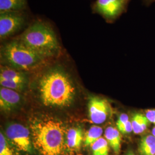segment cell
Segmentation results:
<instances>
[{"label":"cell","instance_id":"cell-1","mask_svg":"<svg viewBox=\"0 0 155 155\" xmlns=\"http://www.w3.org/2000/svg\"><path fill=\"white\" fill-rule=\"evenodd\" d=\"M33 146L40 155H61L65 147L63 122L50 117L35 118L30 122Z\"/></svg>","mask_w":155,"mask_h":155},{"label":"cell","instance_id":"cell-2","mask_svg":"<svg viewBox=\"0 0 155 155\" xmlns=\"http://www.w3.org/2000/svg\"><path fill=\"white\" fill-rule=\"evenodd\" d=\"M41 99L45 105L64 107L74 99L75 89L71 78L61 68L56 67L45 72L39 82Z\"/></svg>","mask_w":155,"mask_h":155},{"label":"cell","instance_id":"cell-3","mask_svg":"<svg viewBox=\"0 0 155 155\" xmlns=\"http://www.w3.org/2000/svg\"><path fill=\"white\" fill-rule=\"evenodd\" d=\"M24 44L45 59L58 55L61 46L54 29L47 22H32L18 38Z\"/></svg>","mask_w":155,"mask_h":155},{"label":"cell","instance_id":"cell-4","mask_svg":"<svg viewBox=\"0 0 155 155\" xmlns=\"http://www.w3.org/2000/svg\"><path fill=\"white\" fill-rule=\"evenodd\" d=\"M1 59L8 66L20 70H29L39 66L45 59L17 38L1 47Z\"/></svg>","mask_w":155,"mask_h":155},{"label":"cell","instance_id":"cell-5","mask_svg":"<svg viewBox=\"0 0 155 155\" xmlns=\"http://www.w3.org/2000/svg\"><path fill=\"white\" fill-rule=\"evenodd\" d=\"M4 134L9 141L19 151L29 154L35 153L31 132L28 127L19 123L10 122L6 124Z\"/></svg>","mask_w":155,"mask_h":155},{"label":"cell","instance_id":"cell-6","mask_svg":"<svg viewBox=\"0 0 155 155\" xmlns=\"http://www.w3.org/2000/svg\"><path fill=\"white\" fill-rule=\"evenodd\" d=\"M27 17L22 12L0 13V38L6 39L18 32L25 25Z\"/></svg>","mask_w":155,"mask_h":155},{"label":"cell","instance_id":"cell-7","mask_svg":"<svg viewBox=\"0 0 155 155\" xmlns=\"http://www.w3.org/2000/svg\"><path fill=\"white\" fill-rule=\"evenodd\" d=\"M129 0H96L94 11L111 22L120 16L125 9Z\"/></svg>","mask_w":155,"mask_h":155},{"label":"cell","instance_id":"cell-8","mask_svg":"<svg viewBox=\"0 0 155 155\" xmlns=\"http://www.w3.org/2000/svg\"><path fill=\"white\" fill-rule=\"evenodd\" d=\"M89 118L95 124L105 122L110 116L111 109L108 101L98 97H92L88 104Z\"/></svg>","mask_w":155,"mask_h":155},{"label":"cell","instance_id":"cell-9","mask_svg":"<svg viewBox=\"0 0 155 155\" xmlns=\"http://www.w3.org/2000/svg\"><path fill=\"white\" fill-rule=\"evenodd\" d=\"M21 96L17 91L1 87L0 107L1 110L9 112L16 109L21 105Z\"/></svg>","mask_w":155,"mask_h":155},{"label":"cell","instance_id":"cell-10","mask_svg":"<svg viewBox=\"0 0 155 155\" xmlns=\"http://www.w3.org/2000/svg\"><path fill=\"white\" fill-rule=\"evenodd\" d=\"M83 140L82 129L81 127H71L67 132L65 147L71 152H77L80 150Z\"/></svg>","mask_w":155,"mask_h":155},{"label":"cell","instance_id":"cell-11","mask_svg":"<svg viewBox=\"0 0 155 155\" xmlns=\"http://www.w3.org/2000/svg\"><path fill=\"white\" fill-rule=\"evenodd\" d=\"M0 79L24 84H25L27 81L26 75L22 70L8 66L1 67Z\"/></svg>","mask_w":155,"mask_h":155},{"label":"cell","instance_id":"cell-12","mask_svg":"<svg viewBox=\"0 0 155 155\" xmlns=\"http://www.w3.org/2000/svg\"><path fill=\"white\" fill-rule=\"evenodd\" d=\"M105 138L114 153L118 155L121 150V137L120 132L114 127H108L105 132Z\"/></svg>","mask_w":155,"mask_h":155},{"label":"cell","instance_id":"cell-13","mask_svg":"<svg viewBox=\"0 0 155 155\" xmlns=\"http://www.w3.org/2000/svg\"><path fill=\"white\" fill-rule=\"evenodd\" d=\"M27 6V0H0V13L22 12Z\"/></svg>","mask_w":155,"mask_h":155},{"label":"cell","instance_id":"cell-14","mask_svg":"<svg viewBox=\"0 0 155 155\" xmlns=\"http://www.w3.org/2000/svg\"><path fill=\"white\" fill-rule=\"evenodd\" d=\"M140 155H155V137L148 135L141 140L139 146Z\"/></svg>","mask_w":155,"mask_h":155},{"label":"cell","instance_id":"cell-15","mask_svg":"<svg viewBox=\"0 0 155 155\" xmlns=\"http://www.w3.org/2000/svg\"><path fill=\"white\" fill-rule=\"evenodd\" d=\"M149 122V120L145 116L140 113L135 114L131 121L134 133L137 134L143 133L147 129Z\"/></svg>","mask_w":155,"mask_h":155},{"label":"cell","instance_id":"cell-16","mask_svg":"<svg viewBox=\"0 0 155 155\" xmlns=\"http://www.w3.org/2000/svg\"><path fill=\"white\" fill-rule=\"evenodd\" d=\"M103 133V129L98 125H93L90 127L85 134L83 140L84 145L89 147L100 139Z\"/></svg>","mask_w":155,"mask_h":155},{"label":"cell","instance_id":"cell-17","mask_svg":"<svg viewBox=\"0 0 155 155\" xmlns=\"http://www.w3.org/2000/svg\"><path fill=\"white\" fill-rule=\"evenodd\" d=\"M19 150L9 141L4 133H0V155H19Z\"/></svg>","mask_w":155,"mask_h":155},{"label":"cell","instance_id":"cell-18","mask_svg":"<svg viewBox=\"0 0 155 155\" xmlns=\"http://www.w3.org/2000/svg\"><path fill=\"white\" fill-rule=\"evenodd\" d=\"M93 155H109V144L105 138L101 137L91 145Z\"/></svg>","mask_w":155,"mask_h":155},{"label":"cell","instance_id":"cell-19","mask_svg":"<svg viewBox=\"0 0 155 155\" xmlns=\"http://www.w3.org/2000/svg\"><path fill=\"white\" fill-rule=\"evenodd\" d=\"M118 130L120 133L123 134L130 133L133 131L132 122L129 121V117L127 114H121L116 123Z\"/></svg>","mask_w":155,"mask_h":155},{"label":"cell","instance_id":"cell-20","mask_svg":"<svg viewBox=\"0 0 155 155\" xmlns=\"http://www.w3.org/2000/svg\"><path fill=\"white\" fill-rule=\"evenodd\" d=\"M0 83L1 87L11 89L15 91H21L24 89L25 86V84L24 83H16L4 79H0Z\"/></svg>","mask_w":155,"mask_h":155},{"label":"cell","instance_id":"cell-21","mask_svg":"<svg viewBox=\"0 0 155 155\" xmlns=\"http://www.w3.org/2000/svg\"><path fill=\"white\" fill-rule=\"evenodd\" d=\"M145 116L150 122L155 124V110H149L146 111Z\"/></svg>","mask_w":155,"mask_h":155},{"label":"cell","instance_id":"cell-22","mask_svg":"<svg viewBox=\"0 0 155 155\" xmlns=\"http://www.w3.org/2000/svg\"><path fill=\"white\" fill-rule=\"evenodd\" d=\"M144 2H145V3L146 4H148V5L151 4L152 3L155 2V0H144Z\"/></svg>","mask_w":155,"mask_h":155},{"label":"cell","instance_id":"cell-23","mask_svg":"<svg viewBox=\"0 0 155 155\" xmlns=\"http://www.w3.org/2000/svg\"><path fill=\"white\" fill-rule=\"evenodd\" d=\"M125 155H135V154L133 153V152L130 151V152H128Z\"/></svg>","mask_w":155,"mask_h":155},{"label":"cell","instance_id":"cell-24","mask_svg":"<svg viewBox=\"0 0 155 155\" xmlns=\"http://www.w3.org/2000/svg\"><path fill=\"white\" fill-rule=\"evenodd\" d=\"M152 132V135H153V136H154L155 137V127L153 128Z\"/></svg>","mask_w":155,"mask_h":155}]
</instances>
